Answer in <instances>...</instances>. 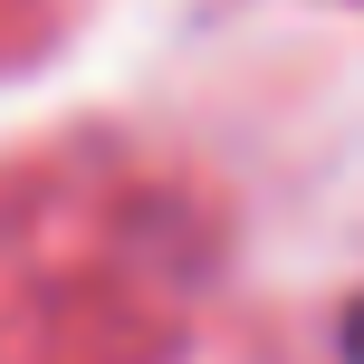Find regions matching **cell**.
<instances>
[{
	"label": "cell",
	"mask_w": 364,
	"mask_h": 364,
	"mask_svg": "<svg viewBox=\"0 0 364 364\" xmlns=\"http://www.w3.org/2000/svg\"><path fill=\"white\" fill-rule=\"evenodd\" d=\"M346 364H364V297L346 307Z\"/></svg>",
	"instance_id": "1"
}]
</instances>
